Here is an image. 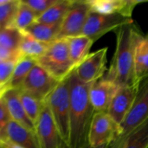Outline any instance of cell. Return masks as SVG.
<instances>
[{
    "label": "cell",
    "instance_id": "cell-1",
    "mask_svg": "<svg viewBox=\"0 0 148 148\" xmlns=\"http://www.w3.org/2000/svg\"><path fill=\"white\" fill-rule=\"evenodd\" d=\"M116 49L106 79L120 87L137 86L135 81L136 49L144 36L134 23L120 27L115 31Z\"/></svg>",
    "mask_w": 148,
    "mask_h": 148
},
{
    "label": "cell",
    "instance_id": "cell-2",
    "mask_svg": "<svg viewBox=\"0 0 148 148\" xmlns=\"http://www.w3.org/2000/svg\"><path fill=\"white\" fill-rule=\"evenodd\" d=\"M91 85L92 83L81 82L74 70L69 75V148H84L89 146V127L95 113L89 99Z\"/></svg>",
    "mask_w": 148,
    "mask_h": 148
},
{
    "label": "cell",
    "instance_id": "cell-3",
    "mask_svg": "<svg viewBox=\"0 0 148 148\" xmlns=\"http://www.w3.org/2000/svg\"><path fill=\"white\" fill-rule=\"evenodd\" d=\"M62 140L69 147L70 98L69 75L61 81L45 100Z\"/></svg>",
    "mask_w": 148,
    "mask_h": 148
},
{
    "label": "cell",
    "instance_id": "cell-4",
    "mask_svg": "<svg viewBox=\"0 0 148 148\" xmlns=\"http://www.w3.org/2000/svg\"><path fill=\"white\" fill-rule=\"evenodd\" d=\"M37 63L59 82L68 77L75 69L69 56L67 39H56L52 42L46 52L37 60Z\"/></svg>",
    "mask_w": 148,
    "mask_h": 148
},
{
    "label": "cell",
    "instance_id": "cell-5",
    "mask_svg": "<svg viewBox=\"0 0 148 148\" xmlns=\"http://www.w3.org/2000/svg\"><path fill=\"white\" fill-rule=\"evenodd\" d=\"M132 23H134L132 17L121 14L106 15L90 11L82 35L86 36L95 42L108 32L112 30L115 31L120 27Z\"/></svg>",
    "mask_w": 148,
    "mask_h": 148
},
{
    "label": "cell",
    "instance_id": "cell-6",
    "mask_svg": "<svg viewBox=\"0 0 148 148\" xmlns=\"http://www.w3.org/2000/svg\"><path fill=\"white\" fill-rule=\"evenodd\" d=\"M121 134V127L108 113H95L88 133V145L100 147L109 145Z\"/></svg>",
    "mask_w": 148,
    "mask_h": 148
},
{
    "label": "cell",
    "instance_id": "cell-7",
    "mask_svg": "<svg viewBox=\"0 0 148 148\" xmlns=\"http://www.w3.org/2000/svg\"><path fill=\"white\" fill-rule=\"evenodd\" d=\"M148 119V77L140 82L134 102L121 123V134L118 139H122L132 133Z\"/></svg>",
    "mask_w": 148,
    "mask_h": 148
},
{
    "label": "cell",
    "instance_id": "cell-8",
    "mask_svg": "<svg viewBox=\"0 0 148 148\" xmlns=\"http://www.w3.org/2000/svg\"><path fill=\"white\" fill-rule=\"evenodd\" d=\"M59 82L42 66L36 63L27 75L20 89L40 101H44Z\"/></svg>",
    "mask_w": 148,
    "mask_h": 148
},
{
    "label": "cell",
    "instance_id": "cell-9",
    "mask_svg": "<svg viewBox=\"0 0 148 148\" xmlns=\"http://www.w3.org/2000/svg\"><path fill=\"white\" fill-rule=\"evenodd\" d=\"M90 12L88 0H74L72 6L63 18L56 39H66L82 34Z\"/></svg>",
    "mask_w": 148,
    "mask_h": 148
},
{
    "label": "cell",
    "instance_id": "cell-10",
    "mask_svg": "<svg viewBox=\"0 0 148 148\" xmlns=\"http://www.w3.org/2000/svg\"><path fill=\"white\" fill-rule=\"evenodd\" d=\"M36 134L40 148H69L62 140L45 101L36 124Z\"/></svg>",
    "mask_w": 148,
    "mask_h": 148
},
{
    "label": "cell",
    "instance_id": "cell-11",
    "mask_svg": "<svg viewBox=\"0 0 148 148\" xmlns=\"http://www.w3.org/2000/svg\"><path fill=\"white\" fill-rule=\"evenodd\" d=\"M107 54L108 48L89 54L74 69L77 78L84 83H93L103 77L107 70Z\"/></svg>",
    "mask_w": 148,
    "mask_h": 148
},
{
    "label": "cell",
    "instance_id": "cell-12",
    "mask_svg": "<svg viewBox=\"0 0 148 148\" xmlns=\"http://www.w3.org/2000/svg\"><path fill=\"white\" fill-rule=\"evenodd\" d=\"M118 88L115 83L105 77H101L92 83L89 90V99L95 113H108Z\"/></svg>",
    "mask_w": 148,
    "mask_h": 148
},
{
    "label": "cell",
    "instance_id": "cell-13",
    "mask_svg": "<svg viewBox=\"0 0 148 148\" xmlns=\"http://www.w3.org/2000/svg\"><path fill=\"white\" fill-rule=\"evenodd\" d=\"M138 88L139 87L137 86L118 88L110 103L108 114L119 125L124 121L127 113L131 109L137 95Z\"/></svg>",
    "mask_w": 148,
    "mask_h": 148
},
{
    "label": "cell",
    "instance_id": "cell-14",
    "mask_svg": "<svg viewBox=\"0 0 148 148\" xmlns=\"http://www.w3.org/2000/svg\"><path fill=\"white\" fill-rule=\"evenodd\" d=\"M90 11L98 14H121L132 17L135 6L143 1L138 0H88Z\"/></svg>",
    "mask_w": 148,
    "mask_h": 148
},
{
    "label": "cell",
    "instance_id": "cell-15",
    "mask_svg": "<svg viewBox=\"0 0 148 148\" xmlns=\"http://www.w3.org/2000/svg\"><path fill=\"white\" fill-rule=\"evenodd\" d=\"M2 97L5 102L10 120L19 123L31 131L36 132L35 124L29 120L23 107L20 99V89H6Z\"/></svg>",
    "mask_w": 148,
    "mask_h": 148
},
{
    "label": "cell",
    "instance_id": "cell-16",
    "mask_svg": "<svg viewBox=\"0 0 148 148\" xmlns=\"http://www.w3.org/2000/svg\"><path fill=\"white\" fill-rule=\"evenodd\" d=\"M4 141H9L23 148H40L36 132L12 120L10 121L6 127Z\"/></svg>",
    "mask_w": 148,
    "mask_h": 148
},
{
    "label": "cell",
    "instance_id": "cell-17",
    "mask_svg": "<svg viewBox=\"0 0 148 148\" xmlns=\"http://www.w3.org/2000/svg\"><path fill=\"white\" fill-rule=\"evenodd\" d=\"M108 148H148V119L126 137L113 141Z\"/></svg>",
    "mask_w": 148,
    "mask_h": 148
},
{
    "label": "cell",
    "instance_id": "cell-18",
    "mask_svg": "<svg viewBox=\"0 0 148 148\" xmlns=\"http://www.w3.org/2000/svg\"><path fill=\"white\" fill-rule=\"evenodd\" d=\"M66 39L68 41L70 59L75 67H76L89 55V49L95 42L83 35Z\"/></svg>",
    "mask_w": 148,
    "mask_h": 148
},
{
    "label": "cell",
    "instance_id": "cell-19",
    "mask_svg": "<svg viewBox=\"0 0 148 148\" xmlns=\"http://www.w3.org/2000/svg\"><path fill=\"white\" fill-rule=\"evenodd\" d=\"M61 28V23L58 24H47L38 22H34L31 25H29L25 30L22 31L36 40L45 42L51 43L55 40H56L59 30Z\"/></svg>",
    "mask_w": 148,
    "mask_h": 148
},
{
    "label": "cell",
    "instance_id": "cell-20",
    "mask_svg": "<svg viewBox=\"0 0 148 148\" xmlns=\"http://www.w3.org/2000/svg\"><path fill=\"white\" fill-rule=\"evenodd\" d=\"M37 63V61L34 58L27 56H20L18 59L12 75L5 86L6 89H20L27 75L33 69V67Z\"/></svg>",
    "mask_w": 148,
    "mask_h": 148
},
{
    "label": "cell",
    "instance_id": "cell-21",
    "mask_svg": "<svg viewBox=\"0 0 148 148\" xmlns=\"http://www.w3.org/2000/svg\"><path fill=\"white\" fill-rule=\"evenodd\" d=\"M74 0H58L43 14L37 17L36 22L47 24L62 23L66 14L73 4Z\"/></svg>",
    "mask_w": 148,
    "mask_h": 148
},
{
    "label": "cell",
    "instance_id": "cell-22",
    "mask_svg": "<svg viewBox=\"0 0 148 148\" xmlns=\"http://www.w3.org/2000/svg\"><path fill=\"white\" fill-rule=\"evenodd\" d=\"M49 44L39 42L28 34L22 32V39L18 51L21 56L34 58L37 61L46 52Z\"/></svg>",
    "mask_w": 148,
    "mask_h": 148
},
{
    "label": "cell",
    "instance_id": "cell-23",
    "mask_svg": "<svg viewBox=\"0 0 148 148\" xmlns=\"http://www.w3.org/2000/svg\"><path fill=\"white\" fill-rule=\"evenodd\" d=\"M148 77V34L139 43L135 55V81L140 82Z\"/></svg>",
    "mask_w": 148,
    "mask_h": 148
},
{
    "label": "cell",
    "instance_id": "cell-24",
    "mask_svg": "<svg viewBox=\"0 0 148 148\" xmlns=\"http://www.w3.org/2000/svg\"><path fill=\"white\" fill-rule=\"evenodd\" d=\"M37 19V15L23 1L19 2V5L10 27H14L19 31L25 30Z\"/></svg>",
    "mask_w": 148,
    "mask_h": 148
},
{
    "label": "cell",
    "instance_id": "cell-25",
    "mask_svg": "<svg viewBox=\"0 0 148 148\" xmlns=\"http://www.w3.org/2000/svg\"><path fill=\"white\" fill-rule=\"evenodd\" d=\"M22 39V32L14 27H5L0 29V48L18 52L20 42Z\"/></svg>",
    "mask_w": 148,
    "mask_h": 148
},
{
    "label": "cell",
    "instance_id": "cell-26",
    "mask_svg": "<svg viewBox=\"0 0 148 148\" xmlns=\"http://www.w3.org/2000/svg\"><path fill=\"white\" fill-rule=\"evenodd\" d=\"M20 99L25 113L27 114L29 120L36 126L42 108L43 101H40L39 100L36 99L35 97H33L28 93L22 91L21 89H20Z\"/></svg>",
    "mask_w": 148,
    "mask_h": 148
},
{
    "label": "cell",
    "instance_id": "cell-27",
    "mask_svg": "<svg viewBox=\"0 0 148 148\" xmlns=\"http://www.w3.org/2000/svg\"><path fill=\"white\" fill-rule=\"evenodd\" d=\"M19 2L18 0H10L7 3L0 5V29L11 26Z\"/></svg>",
    "mask_w": 148,
    "mask_h": 148
},
{
    "label": "cell",
    "instance_id": "cell-28",
    "mask_svg": "<svg viewBox=\"0 0 148 148\" xmlns=\"http://www.w3.org/2000/svg\"><path fill=\"white\" fill-rule=\"evenodd\" d=\"M18 60H0V87L5 88L6 84L10 81L16 64ZM6 89V88H5Z\"/></svg>",
    "mask_w": 148,
    "mask_h": 148
},
{
    "label": "cell",
    "instance_id": "cell-29",
    "mask_svg": "<svg viewBox=\"0 0 148 148\" xmlns=\"http://www.w3.org/2000/svg\"><path fill=\"white\" fill-rule=\"evenodd\" d=\"M36 15L37 17L43 14L49 8L54 5L58 0H23Z\"/></svg>",
    "mask_w": 148,
    "mask_h": 148
},
{
    "label": "cell",
    "instance_id": "cell-30",
    "mask_svg": "<svg viewBox=\"0 0 148 148\" xmlns=\"http://www.w3.org/2000/svg\"><path fill=\"white\" fill-rule=\"evenodd\" d=\"M10 121V114L8 113L5 102L3 97L0 98V142L5 140L6 127Z\"/></svg>",
    "mask_w": 148,
    "mask_h": 148
},
{
    "label": "cell",
    "instance_id": "cell-31",
    "mask_svg": "<svg viewBox=\"0 0 148 148\" xmlns=\"http://www.w3.org/2000/svg\"><path fill=\"white\" fill-rule=\"evenodd\" d=\"M1 143H2L3 148H23L19 147V146H17V145L12 144V143H10L9 141H3V142H1Z\"/></svg>",
    "mask_w": 148,
    "mask_h": 148
},
{
    "label": "cell",
    "instance_id": "cell-32",
    "mask_svg": "<svg viewBox=\"0 0 148 148\" xmlns=\"http://www.w3.org/2000/svg\"><path fill=\"white\" fill-rule=\"evenodd\" d=\"M5 90H6V89H4V88H0V98L3 96V93H4Z\"/></svg>",
    "mask_w": 148,
    "mask_h": 148
},
{
    "label": "cell",
    "instance_id": "cell-33",
    "mask_svg": "<svg viewBox=\"0 0 148 148\" xmlns=\"http://www.w3.org/2000/svg\"><path fill=\"white\" fill-rule=\"evenodd\" d=\"M108 145H105V146H101V147H92L88 146V147L84 148H108Z\"/></svg>",
    "mask_w": 148,
    "mask_h": 148
},
{
    "label": "cell",
    "instance_id": "cell-34",
    "mask_svg": "<svg viewBox=\"0 0 148 148\" xmlns=\"http://www.w3.org/2000/svg\"><path fill=\"white\" fill-rule=\"evenodd\" d=\"M0 148H3V145H2L1 142H0Z\"/></svg>",
    "mask_w": 148,
    "mask_h": 148
}]
</instances>
